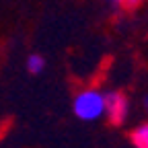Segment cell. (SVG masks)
<instances>
[{
  "mask_svg": "<svg viewBox=\"0 0 148 148\" xmlns=\"http://www.w3.org/2000/svg\"><path fill=\"white\" fill-rule=\"evenodd\" d=\"M74 113L82 121H95L105 113V95L99 90H84L74 99Z\"/></svg>",
  "mask_w": 148,
  "mask_h": 148,
  "instance_id": "cell-1",
  "label": "cell"
},
{
  "mask_svg": "<svg viewBox=\"0 0 148 148\" xmlns=\"http://www.w3.org/2000/svg\"><path fill=\"white\" fill-rule=\"evenodd\" d=\"M105 115L107 119L113 123V125H119L125 121L127 117V99L123 92H107L105 95Z\"/></svg>",
  "mask_w": 148,
  "mask_h": 148,
  "instance_id": "cell-2",
  "label": "cell"
},
{
  "mask_svg": "<svg viewBox=\"0 0 148 148\" xmlns=\"http://www.w3.org/2000/svg\"><path fill=\"white\" fill-rule=\"evenodd\" d=\"M132 144L136 148H148V123L138 125L132 132Z\"/></svg>",
  "mask_w": 148,
  "mask_h": 148,
  "instance_id": "cell-3",
  "label": "cell"
},
{
  "mask_svg": "<svg viewBox=\"0 0 148 148\" xmlns=\"http://www.w3.org/2000/svg\"><path fill=\"white\" fill-rule=\"evenodd\" d=\"M43 68H45V60L41 58L39 53H33V56H29V58H27V70H29L31 74H39Z\"/></svg>",
  "mask_w": 148,
  "mask_h": 148,
  "instance_id": "cell-4",
  "label": "cell"
},
{
  "mask_svg": "<svg viewBox=\"0 0 148 148\" xmlns=\"http://www.w3.org/2000/svg\"><path fill=\"white\" fill-rule=\"evenodd\" d=\"M117 4L121 8H125V10H134V8H138L142 4V0H117Z\"/></svg>",
  "mask_w": 148,
  "mask_h": 148,
  "instance_id": "cell-5",
  "label": "cell"
},
{
  "mask_svg": "<svg viewBox=\"0 0 148 148\" xmlns=\"http://www.w3.org/2000/svg\"><path fill=\"white\" fill-rule=\"evenodd\" d=\"M144 103H146V109H148V97H146V99H144Z\"/></svg>",
  "mask_w": 148,
  "mask_h": 148,
  "instance_id": "cell-6",
  "label": "cell"
}]
</instances>
